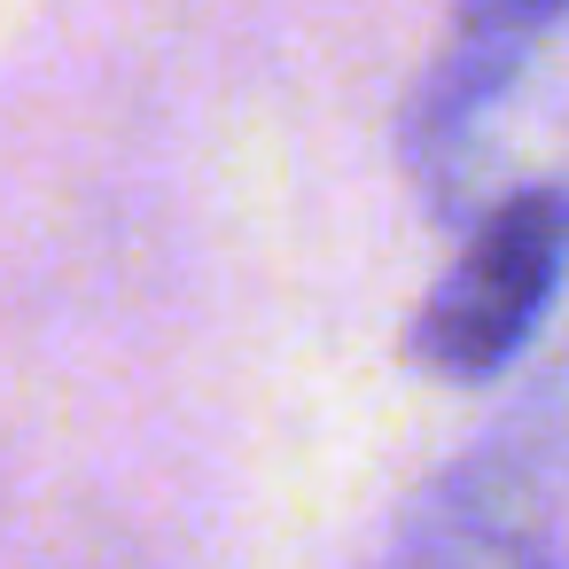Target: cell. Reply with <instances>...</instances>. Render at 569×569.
I'll use <instances>...</instances> for the list:
<instances>
[{"label":"cell","mask_w":569,"mask_h":569,"mask_svg":"<svg viewBox=\"0 0 569 569\" xmlns=\"http://www.w3.org/2000/svg\"><path fill=\"white\" fill-rule=\"evenodd\" d=\"M569 273V188L499 196L406 320V359L429 382H491L546 328Z\"/></svg>","instance_id":"obj_1"},{"label":"cell","mask_w":569,"mask_h":569,"mask_svg":"<svg viewBox=\"0 0 569 569\" xmlns=\"http://www.w3.org/2000/svg\"><path fill=\"white\" fill-rule=\"evenodd\" d=\"M561 24L569 0H452V32L398 110V164L413 172L429 211H460L491 110Z\"/></svg>","instance_id":"obj_2"},{"label":"cell","mask_w":569,"mask_h":569,"mask_svg":"<svg viewBox=\"0 0 569 569\" xmlns=\"http://www.w3.org/2000/svg\"><path fill=\"white\" fill-rule=\"evenodd\" d=\"M390 569H546V546L522 530V515L499 491H437L406 522Z\"/></svg>","instance_id":"obj_3"}]
</instances>
